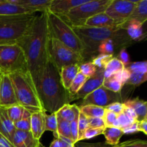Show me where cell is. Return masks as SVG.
<instances>
[{
    "instance_id": "obj_1",
    "label": "cell",
    "mask_w": 147,
    "mask_h": 147,
    "mask_svg": "<svg viewBox=\"0 0 147 147\" xmlns=\"http://www.w3.org/2000/svg\"><path fill=\"white\" fill-rule=\"evenodd\" d=\"M47 10L37 13L28 31L17 43L24 52L27 70L35 87L50 59V35Z\"/></svg>"
},
{
    "instance_id": "obj_2",
    "label": "cell",
    "mask_w": 147,
    "mask_h": 147,
    "mask_svg": "<svg viewBox=\"0 0 147 147\" xmlns=\"http://www.w3.org/2000/svg\"><path fill=\"white\" fill-rule=\"evenodd\" d=\"M36 89L43 109L50 114L56 113L63 106L73 101L68 90H66L62 83L60 71L50 58Z\"/></svg>"
},
{
    "instance_id": "obj_3",
    "label": "cell",
    "mask_w": 147,
    "mask_h": 147,
    "mask_svg": "<svg viewBox=\"0 0 147 147\" xmlns=\"http://www.w3.org/2000/svg\"><path fill=\"white\" fill-rule=\"evenodd\" d=\"M72 28L84 47V51L81 55L84 63L89 59L94 58L98 54V49L102 42L109 39L129 37L126 30L121 26L103 28L82 26L72 27Z\"/></svg>"
},
{
    "instance_id": "obj_4",
    "label": "cell",
    "mask_w": 147,
    "mask_h": 147,
    "mask_svg": "<svg viewBox=\"0 0 147 147\" xmlns=\"http://www.w3.org/2000/svg\"><path fill=\"white\" fill-rule=\"evenodd\" d=\"M19 105L31 113L44 111L35 85L28 70H20L9 75Z\"/></svg>"
},
{
    "instance_id": "obj_5",
    "label": "cell",
    "mask_w": 147,
    "mask_h": 147,
    "mask_svg": "<svg viewBox=\"0 0 147 147\" xmlns=\"http://www.w3.org/2000/svg\"><path fill=\"white\" fill-rule=\"evenodd\" d=\"M37 13L0 16V45L17 44L28 31Z\"/></svg>"
},
{
    "instance_id": "obj_6",
    "label": "cell",
    "mask_w": 147,
    "mask_h": 147,
    "mask_svg": "<svg viewBox=\"0 0 147 147\" xmlns=\"http://www.w3.org/2000/svg\"><path fill=\"white\" fill-rule=\"evenodd\" d=\"M47 13L50 37L55 38L67 47L82 55L84 51V47L71 26L48 9Z\"/></svg>"
},
{
    "instance_id": "obj_7",
    "label": "cell",
    "mask_w": 147,
    "mask_h": 147,
    "mask_svg": "<svg viewBox=\"0 0 147 147\" xmlns=\"http://www.w3.org/2000/svg\"><path fill=\"white\" fill-rule=\"evenodd\" d=\"M111 2V0H88L60 17L71 27H82L89 18L99 13L105 12Z\"/></svg>"
},
{
    "instance_id": "obj_8",
    "label": "cell",
    "mask_w": 147,
    "mask_h": 147,
    "mask_svg": "<svg viewBox=\"0 0 147 147\" xmlns=\"http://www.w3.org/2000/svg\"><path fill=\"white\" fill-rule=\"evenodd\" d=\"M25 70L27 61L21 47L17 44L0 45V71L2 74Z\"/></svg>"
},
{
    "instance_id": "obj_9",
    "label": "cell",
    "mask_w": 147,
    "mask_h": 147,
    "mask_svg": "<svg viewBox=\"0 0 147 147\" xmlns=\"http://www.w3.org/2000/svg\"><path fill=\"white\" fill-rule=\"evenodd\" d=\"M50 58L60 71L62 68L72 65H80L84 63L80 53L75 52L55 38L50 37L49 42Z\"/></svg>"
},
{
    "instance_id": "obj_10",
    "label": "cell",
    "mask_w": 147,
    "mask_h": 147,
    "mask_svg": "<svg viewBox=\"0 0 147 147\" xmlns=\"http://www.w3.org/2000/svg\"><path fill=\"white\" fill-rule=\"evenodd\" d=\"M137 1L131 0H111L105 13L109 15L116 24L121 26L131 14Z\"/></svg>"
},
{
    "instance_id": "obj_11",
    "label": "cell",
    "mask_w": 147,
    "mask_h": 147,
    "mask_svg": "<svg viewBox=\"0 0 147 147\" xmlns=\"http://www.w3.org/2000/svg\"><path fill=\"white\" fill-rule=\"evenodd\" d=\"M120 93H116L108 90L103 86L90 93L82 99L81 106L93 105L106 108L115 102H121Z\"/></svg>"
},
{
    "instance_id": "obj_12",
    "label": "cell",
    "mask_w": 147,
    "mask_h": 147,
    "mask_svg": "<svg viewBox=\"0 0 147 147\" xmlns=\"http://www.w3.org/2000/svg\"><path fill=\"white\" fill-rule=\"evenodd\" d=\"M104 80V67L97 68L96 73L93 76L87 79V80L84 83L83 87L80 88V90L75 96H73L72 100H75L83 99L90 93H92L96 89L100 88V86H103Z\"/></svg>"
},
{
    "instance_id": "obj_13",
    "label": "cell",
    "mask_w": 147,
    "mask_h": 147,
    "mask_svg": "<svg viewBox=\"0 0 147 147\" xmlns=\"http://www.w3.org/2000/svg\"><path fill=\"white\" fill-rule=\"evenodd\" d=\"M18 104L9 75L2 74L0 80V107L9 108Z\"/></svg>"
},
{
    "instance_id": "obj_14",
    "label": "cell",
    "mask_w": 147,
    "mask_h": 147,
    "mask_svg": "<svg viewBox=\"0 0 147 147\" xmlns=\"http://www.w3.org/2000/svg\"><path fill=\"white\" fill-rule=\"evenodd\" d=\"M88 0H52L48 10L60 17L66 15L71 9Z\"/></svg>"
},
{
    "instance_id": "obj_15",
    "label": "cell",
    "mask_w": 147,
    "mask_h": 147,
    "mask_svg": "<svg viewBox=\"0 0 147 147\" xmlns=\"http://www.w3.org/2000/svg\"><path fill=\"white\" fill-rule=\"evenodd\" d=\"M37 13L16 4L14 0H0V16H17Z\"/></svg>"
},
{
    "instance_id": "obj_16",
    "label": "cell",
    "mask_w": 147,
    "mask_h": 147,
    "mask_svg": "<svg viewBox=\"0 0 147 147\" xmlns=\"http://www.w3.org/2000/svg\"><path fill=\"white\" fill-rule=\"evenodd\" d=\"M11 144L14 147H37L40 144V142L33 137L30 131L16 129Z\"/></svg>"
},
{
    "instance_id": "obj_17",
    "label": "cell",
    "mask_w": 147,
    "mask_h": 147,
    "mask_svg": "<svg viewBox=\"0 0 147 147\" xmlns=\"http://www.w3.org/2000/svg\"><path fill=\"white\" fill-rule=\"evenodd\" d=\"M46 112H35L31 114V123H30V132L33 137L40 141L44 132H45V116Z\"/></svg>"
},
{
    "instance_id": "obj_18",
    "label": "cell",
    "mask_w": 147,
    "mask_h": 147,
    "mask_svg": "<svg viewBox=\"0 0 147 147\" xmlns=\"http://www.w3.org/2000/svg\"><path fill=\"white\" fill-rule=\"evenodd\" d=\"M16 129L14 123L7 115V109L0 107V133L11 143V139Z\"/></svg>"
},
{
    "instance_id": "obj_19",
    "label": "cell",
    "mask_w": 147,
    "mask_h": 147,
    "mask_svg": "<svg viewBox=\"0 0 147 147\" xmlns=\"http://www.w3.org/2000/svg\"><path fill=\"white\" fill-rule=\"evenodd\" d=\"M84 26L88 27L103 28V27H114L119 25H117L116 22L106 13L101 12L89 18L86 22Z\"/></svg>"
},
{
    "instance_id": "obj_20",
    "label": "cell",
    "mask_w": 147,
    "mask_h": 147,
    "mask_svg": "<svg viewBox=\"0 0 147 147\" xmlns=\"http://www.w3.org/2000/svg\"><path fill=\"white\" fill-rule=\"evenodd\" d=\"M79 66L80 65H72L60 70V78L66 90H69L72 83L79 73Z\"/></svg>"
},
{
    "instance_id": "obj_21",
    "label": "cell",
    "mask_w": 147,
    "mask_h": 147,
    "mask_svg": "<svg viewBox=\"0 0 147 147\" xmlns=\"http://www.w3.org/2000/svg\"><path fill=\"white\" fill-rule=\"evenodd\" d=\"M14 1L35 12H42L48 9L52 0H14Z\"/></svg>"
},
{
    "instance_id": "obj_22",
    "label": "cell",
    "mask_w": 147,
    "mask_h": 147,
    "mask_svg": "<svg viewBox=\"0 0 147 147\" xmlns=\"http://www.w3.org/2000/svg\"><path fill=\"white\" fill-rule=\"evenodd\" d=\"M125 106L132 108L137 115L138 121L144 120L147 115V100H143L136 98L134 99H129L124 103Z\"/></svg>"
},
{
    "instance_id": "obj_23",
    "label": "cell",
    "mask_w": 147,
    "mask_h": 147,
    "mask_svg": "<svg viewBox=\"0 0 147 147\" xmlns=\"http://www.w3.org/2000/svg\"><path fill=\"white\" fill-rule=\"evenodd\" d=\"M126 30L128 35L134 42H141L143 31L142 24L135 20H129L121 26Z\"/></svg>"
},
{
    "instance_id": "obj_24",
    "label": "cell",
    "mask_w": 147,
    "mask_h": 147,
    "mask_svg": "<svg viewBox=\"0 0 147 147\" xmlns=\"http://www.w3.org/2000/svg\"><path fill=\"white\" fill-rule=\"evenodd\" d=\"M129 20H135L142 24L147 20V0H138L131 14L126 22Z\"/></svg>"
},
{
    "instance_id": "obj_25",
    "label": "cell",
    "mask_w": 147,
    "mask_h": 147,
    "mask_svg": "<svg viewBox=\"0 0 147 147\" xmlns=\"http://www.w3.org/2000/svg\"><path fill=\"white\" fill-rule=\"evenodd\" d=\"M55 113L57 117L61 118L63 120L67 121L70 123L80 115V111L79 106L76 104H65Z\"/></svg>"
},
{
    "instance_id": "obj_26",
    "label": "cell",
    "mask_w": 147,
    "mask_h": 147,
    "mask_svg": "<svg viewBox=\"0 0 147 147\" xmlns=\"http://www.w3.org/2000/svg\"><path fill=\"white\" fill-rule=\"evenodd\" d=\"M106 142L111 146H116L119 144L121 138L123 135L122 129L116 127H106L103 131Z\"/></svg>"
},
{
    "instance_id": "obj_27",
    "label": "cell",
    "mask_w": 147,
    "mask_h": 147,
    "mask_svg": "<svg viewBox=\"0 0 147 147\" xmlns=\"http://www.w3.org/2000/svg\"><path fill=\"white\" fill-rule=\"evenodd\" d=\"M125 67L124 65L121 63L119 58L113 57L108 62L104 67L105 78L111 77L113 75L116 74L118 72L121 71Z\"/></svg>"
},
{
    "instance_id": "obj_28",
    "label": "cell",
    "mask_w": 147,
    "mask_h": 147,
    "mask_svg": "<svg viewBox=\"0 0 147 147\" xmlns=\"http://www.w3.org/2000/svg\"><path fill=\"white\" fill-rule=\"evenodd\" d=\"M80 113L87 118H103L105 112V108L93 105H86L79 107Z\"/></svg>"
},
{
    "instance_id": "obj_29",
    "label": "cell",
    "mask_w": 147,
    "mask_h": 147,
    "mask_svg": "<svg viewBox=\"0 0 147 147\" xmlns=\"http://www.w3.org/2000/svg\"><path fill=\"white\" fill-rule=\"evenodd\" d=\"M57 137L67 138L71 139V134H70V122L62 119L57 116Z\"/></svg>"
},
{
    "instance_id": "obj_30",
    "label": "cell",
    "mask_w": 147,
    "mask_h": 147,
    "mask_svg": "<svg viewBox=\"0 0 147 147\" xmlns=\"http://www.w3.org/2000/svg\"><path fill=\"white\" fill-rule=\"evenodd\" d=\"M25 109L20 105L17 104L7 108V115L11 121L14 123L18 121L22 118Z\"/></svg>"
},
{
    "instance_id": "obj_31",
    "label": "cell",
    "mask_w": 147,
    "mask_h": 147,
    "mask_svg": "<svg viewBox=\"0 0 147 147\" xmlns=\"http://www.w3.org/2000/svg\"><path fill=\"white\" fill-rule=\"evenodd\" d=\"M45 131H50L53 132L55 138H57V119L56 113H47L45 116Z\"/></svg>"
},
{
    "instance_id": "obj_32",
    "label": "cell",
    "mask_w": 147,
    "mask_h": 147,
    "mask_svg": "<svg viewBox=\"0 0 147 147\" xmlns=\"http://www.w3.org/2000/svg\"><path fill=\"white\" fill-rule=\"evenodd\" d=\"M103 86L111 91L114 92L116 93H120L122 88L123 87V85L114 77L111 76L107 78H105Z\"/></svg>"
},
{
    "instance_id": "obj_33",
    "label": "cell",
    "mask_w": 147,
    "mask_h": 147,
    "mask_svg": "<svg viewBox=\"0 0 147 147\" xmlns=\"http://www.w3.org/2000/svg\"><path fill=\"white\" fill-rule=\"evenodd\" d=\"M88 78L86 77V76H83L82 73H80V72H79V73L77 75L76 78L74 79V80H73V82L72 83L71 86H70V88H69L68 90L69 93L71 95L72 98H73V96H75V95L80 90V88L83 87V86L84 85V83H86V81L87 80Z\"/></svg>"
},
{
    "instance_id": "obj_34",
    "label": "cell",
    "mask_w": 147,
    "mask_h": 147,
    "mask_svg": "<svg viewBox=\"0 0 147 147\" xmlns=\"http://www.w3.org/2000/svg\"><path fill=\"white\" fill-rule=\"evenodd\" d=\"M31 114L30 111L25 110L22 118L18 121L15 122L14 127L17 130L30 131V123H31Z\"/></svg>"
},
{
    "instance_id": "obj_35",
    "label": "cell",
    "mask_w": 147,
    "mask_h": 147,
    "mask_svg": "<svg viewBox=\"0 0 147 147\" xmlns=\"http://www.w3.org/2000/svg\"><path fill=\"white\" fill-rule=\"evenodd\" d=\"M147 81V73H131V76L126 85L137 87Z\"/></svg>"
},
{
    "instance_id": "obj_36",
    "label": "cell",
    "mask_w": 147,
    "mask_h": 147,
    "mask_svg": "<svg viewBox=\"0 0 147 147\" xmlns=\"http://www.w3.org/2000/svg\"><path fill=\"white\" fill-rule=\"evenodd\" d=\"M131 73H147V60L130 63L128 65L125 66Z\"/></svg>"
},
{
    "instance_id": "obj_37",
    "label": "cell",
    "mask_w": 147,
    "mask_h": 147,
    "mask_svg": "<svg viewBox=\"0 0 147 147\" xmlns=\"http://www.w3.org/2000/svg\"><path fill=\"white\" fill-rule=\"evenodd\" d=\"M97 67L91 61L85 62L79 66V72L87 78L93 76L96 73Z\"/></svg>"
},
{
    "instance_id": "obj_38",
    "label": "cell",
    "mask_w": 147,
    "mask_h": 147,
    "mask_svg": "<svg viewBox=\"0 0 147 147\" xmlns=\"http://www.w3.org/2000/svg\"><path fill=\"white\" fill-rule=\"evenodd\" d=\"M78 128V142H80V141L83 140L85 132L89 128L88 118L81 113H80V116H79Z\"/></svg>"
},
{
    "instance_id": "obj_39",
    "label": "cell",
    "mask_w": 147,
    "mask_h": 147,
    "mask_svg": "<svg viewBox=\"0 0 147 147\" xmlns=\"http://www.w3.org/2000/svg\"><path fill=\"white\" fill-rule=\"evenodd\" d=\"M114 56L111 55H104V54H98L92 59L91 62L94 64L97 68H102L104 67L106 63Z\"/></svg>"
},
{
    "instance_id": "obj_40",
    "label": "cell",
    "mask_w": 147,
    "mask_h": 147,
    "mask_svg": "<svg viewBox=\"0 0 147 147\" xmlns=\"http://www.w3.org/2000/svg\"><path fill=\"white\" fill-rule=\"evenodd\" d=\"M117 116L118 115H116V113H113V112L110 111L108 109H105L103 119L104 121L106 127H116Z\"/></svg>"
},
{
    "instance_id": "obj_41",
    "label": "cell",
    "mask_w": 147,
    "mask_h": 147,
    "mask_svg": "<svg viewBox=\"0 0 147 147\" xmlns=\"http://www.w3.org/2000/svg\"><path fill=\"white\" fill-rule=\"evenodd\" d=\"M113 147H147V141L142 139H131L119 143Z\"/></svg>"
},
{
    "instance_id": "obj_42",
    "label": "cell",
    "mask_w": 147,
    "mask_h": 147,
    "mask_svg": "<svg viewBox=\"0 0 147 147\" xmlns=\"http://www.w3.org/2000/svg\"><path fill=\"white\" fill-rule=\"evenodd\" d=\"M135 121L132 120L131 119H130L129 117H128L126 115H125L124 113H122L121 114L118 115L117 116V124H118V128L121 129H123L125 128L128 127L130 125H131L132 123H135Z\"/></svg>"
},
{
    "instance_id": "obj_43",
    "label": "cell",
    "mask_w": 147,
    "mask_h": 147,
    "mask_svg": "<svg viewBox=\"0 0 147 147\" xmlns=\"http://www.w3.org/2000/svg\"><path fill=\"white\" fill-rule=\"evenodd\" d=\"M105 130V128H90L86 130L85 132L84 136H83V139H90L96 137V136L101 135L103 134Z\"/></svg>"
},
{
    "instance_id": "obj_44",
    "label": "cell",
    "mask_w": 147,
    "mask_h": 147,
    "mask_svg": "<svg viewBox=\"0 0 147 147\" xmlns=\"http://www.w3.org/2000/svg\"><path fill=\"white\" fill-rule=\"evenodd\" d=\"M113 77H114L115 78L117 79L118 80L121 82L122 84L123 85V86L126 84L127 81L129 80V78L131 76V72L128 70L127 68L124 67L122 70L118 72L116 74L113 75Z\"/></svg>"
},
{
    "instance_id": "obj_45",
    "label": "cell",
    "mask_w": 147,
    "mask_h": 147,
    "mask_svg": "<svg viewBox=\"0 0 147 147\" xmlns=\"http://www.w3.org/2000/svg\"><path fill=\"white\" fill-rule=\"evenodd\" d=\"M80 116V115H79ZM79 116H77L73 121L70 122V134H71V139L72 141L76 144L78 142V119Z\"/></svg>"
},
{
    "instance_id": "obj_46",
    "label": "cell",
    "mask_w": 147,
    "mask_h": 147,
    "mask_svg": "<svg viewBox=\"0 0 147 147\" xmlns=\"http://www.w3.org/2000/svg\"><path fill=\"white\" fill-rule=\"evenodd\" d=\"M105 109H108L110 111L116 113V115H119L123 112L124 109V104L122 102H115V103H111L109 106H106Z\"/></svg>"
},
{
    "instance_id": "obj_47",
    "label": "cell",
    "mask_w": 147,
    "mask_h": 147,
    "mask_svg": "<svg viewBox=\"0 0 147 147\" xmlns=\"http://www.w3.org/2000/svg\"><path fill=\"white\" fill-rule=\"evenodd\" d=\"M90 128H106L103 118H88Z\"/></svg>"
},
{
    "instance_id": "obj_48",
    "label": "cell",
    "mask_w": 147,
    "mask_h": 147,
    "mask_svg": "<svg viewBox=\"0 0 147 147\" xmlns=\"http://www.w3.org/2000/svg\"><path fill=\"white\" fill-rule=\"evenodd\" d=\"M116 57L121 61V63L124 65V66L128 65L130 63V57H129V55L126 51V48L121 49L119 51V54Z\"/></svg>"
},
{
    "instance_id": "obj_49",
    "label": "cell",
    "mask_w": 147,
    "mask_h": 147,
    "mask_svg": "<svg viewBox=\"0 0 147 147\" xmlns=\"http://www.w3.org/2000/svg\"><path fill=\"white\" fill-rule=\"evenodd\" d=\"M75 147H113L108 144L106 142H98V143H80L77 142L75 144Z\"/></svg>"
},
{
    "instance_id": "obj_50",
    "label": "cell",
    "mask_w": 147,
    "mask_h": 147,
    "mask_svg": "<svg viewBox=\"0 0 147 147\" xmlns=\"http://www.w3.org/2000/svg\"><path fill=\"white\" fill-rule=\"evenodd\" d=\"M122 131L123 132V134H133L140 132L139 128V121H136L135 123H132L131 125H130L128 127L122 129Z\"/></svg>"
},
{
    "instance_id": "obj_51",
    "label": "cell",
    "mask_w": 147,
    "mask_h": 147,
    "mask_svg": "<svg viewBox=\"0 0 147 147\" xmlns=\"http://www.w3.org/2000/svg\"><path fill=\"white\" fill-rule=\"evenodd\" d=\"M124 104V103H123ZM123 113L125 115L129 117L130 119H131L132 120L135 121H138V119H137V115H136V112L134 111L132 108L129 107V106H125L124 105V109H123Z\"/></svg>"
},
{
    "instance_id": "obj_52",
    "label": "cell",
    "mask_w": 147,
    "mask_h": 147,
    "mask_svg": "<svg viewBox=\"0 0 147 147\" xmlns=\"http://www.w3.org/2000/svg\"><path fill=\"white\" fill-rule=\"evenodd\" d=\"M57 139H58L60 147H75L74 142L71 139L62 137V136H58Z\"/></svg>"
},
{
    "instance_id": "obj_53",
    "label": "cell",
    "mask_w": 147,
    "mask_h": 147,
    "mask_svg": "<svg viewBox=\"0 0 147 147\" xmlns=\"http://www.w3.org/2000/svg\"><path fill=\"white\" fill-rule=\"evenodd\" d=\"M0 147H14L12 144L0 133Z\"/></svg>"
},
{
    "instance_id": "obj_54",
    "label": "cell",
    "mask_w": 147,
    "mask_h": 147,
    "mask_svg": "<svg viewBox=\"0 0 147 147\" xmlns=\"http://www.w3.org/2000/svg\"><path fill=\"white\" fill-rule=\"evenodd\" d=\"M139 128L140 132H143L144 134L147 135V122L145 121H142L139 122Z\"/></svg>"
},
{
    "instance_id": "obj_55",
    "label": "cell",
    "mask_w": 147,
    "mask_h": 147,
    "mask_svg": "<svg viewBox=\"0 0 147 147\" xmlns=\"http://www.w3.org/2000/svg\"><path fill=\"white\" fill-rule=\"evenodd\" d=\"M142 31H143V35H142L141 41H146L147 40V20L142 24Z\"/></svg>"
},
{
    "instance_id": "obj_56",
    "label": "cell",
    "mask_w": 147,
    "mask_h": 147,
    "mask_svg": "<svg viewBox=\"0 0 147 147\" xmlns=\"http://www.w3.org/2000/svg\"><path fill=\"white\" fill-rule=\"evenodd\" d=\"M49 147H60L57 138H55V139L52 142V143L50 144V146Z\"/></svg>"
},
{
    "instance_id": "obj_57",
    "label": "cell",
    "mask_w": 147,
    "mask_h": 147,
    "mask_svg": "<svg viewBox=\"0 0 147 147\" xmlns=\"http://www.w3.org/2000/svg\"><path fill=\"white\" fill-rule=\"evenodd\" d=\"M1 76H2V73H1V72L0 71V80H1Z\"/></svg>"
},
{
    "instance_id": "obj_58",
    "label": "cell",
    "mask_w": 147,
    "mask_h": 147,
    "mask_svg": "<svg viewBox=\"0 0 147 147\" xmlns=\"http://www.w3.org/2000/svg\"><path fill=\"white\" fill-rule=\"evenodd\" d=\"M144 121H146V122H147V115H146V117H145L144 120Z\"/></svg>"
},
{
    "instance_id": "obj_59",
    "label": "cell",
    "mask_w": 147,
    "mask_h": 147,
    "mask_svg": "<svg viewBox=\"0 0 147 147\" xmlns=\"http://www.w3.org/2000/svg\"><path fill=\"white\" fill-rule=\"evenodd\" d=\"M37 147H45V146H42V144H40V145H39V146H37Z\"/></svg>"
}]
</instances>
